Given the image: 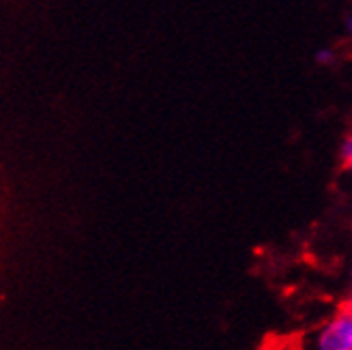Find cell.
Segmentation results:
<instances>
[{
  "instance_id": "cell-1",
  "label": "cell",
  "mask_w": 352,
  "mask_h": 350,
  "mask_svg": "<svg viewBox=\"0 0 352 350\" xmlns=\"http://www.w3.org/2000/svg\"><path fill=\"white\" fill-rule=\"evenodd\" d=\"M318 350H352V303L336 311L316 333Z\"/></svg>"
},
{
  "instance_id": "cell-2",
  "label": "cell",
  "mask_w": 352,
  "mask_h": 350,
  "mask_svg": "<svg viewBox=\"0 0 352 350\" xmlns=\"http://www.w3.org/2000/svg\"><path fill=\"white\" fill-rule=\"evenodd\" d=\"M342 162L348 170H352V133L344 140V144H342Z\"/></svg>"
},
{
  "instance_id": "cell-3",
  "label": "cell",
  "mask_w": 352,
  "mask_h": 350,
  "mask_svg": "<svg viewBox=\"0 0 352 350\" xmlns=\"http://www.w3.org/2000/svg\"><path fill=\"white\" fill-rule=\"evenodd\" d=\"M316 58H318L320 65H331L333 61H336V54H333L331 50H320V52H318V56H316Z\"/></svg>"
},
{
  "instance_id": "cell-4",
  "label": "cell",
  "mask_w": 352,
  "mask_h": 350,
  "mask_svg": "<svg viewBox=\"0 0 352 350\" xmlns=\"http://www.w3.org/2000/svg\"><path fill=\"white\" fill-rule=\"evenodd\" d=\"M350 303H352V262H350Z\"/></svg>"
},
{
  "instance_id": "cell-5",
  "label": "cell",
  "mask_w": 352,
  "mask_h": 350,
  "mask_svg": "<svg viewBox=\"0 0 352 350\" xmlns=\"http://www.w3.org/2000/svg\"><path fill=\"white\" fill-rule=\"evenodd\" d=\"M348 30H350V34H352V17H350V22H348Z\"/></svg>"
}]
</instances>
